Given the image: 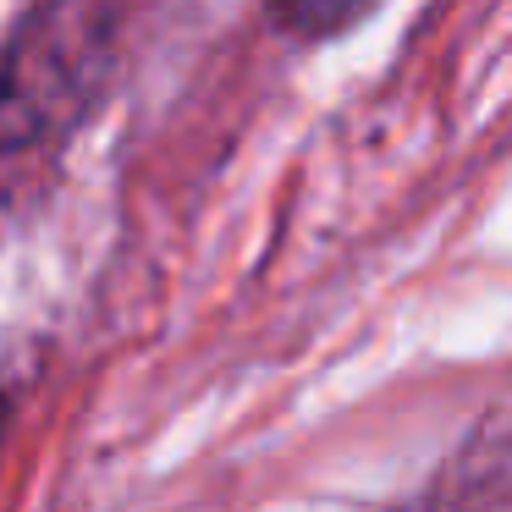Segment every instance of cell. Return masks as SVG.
Segmentation results:
<instances>
[{
  "label": "cell",
  "instance_id": "2",
  "mask_svg": "<svg viewBox=\"0 0 512 512\" xmlns=\"http://www.w3.org/2000/svg\"><path fill=\"white\" fill-rule=\"evenodd\" d=\"M0 430H6V391H0Z\"/></svg>",
  "mask_w": 512,
  "mask_h": 512
},
{
  "label": "cell",
  "instance_id": "1",
  "mask_svg": "<svg viewBox=\"0 0 512 512\" xmlns=\"http://www.w3.org/2000/svg\"><path fill=\"white\" fill-rule=\"evenodd\" d=\"M375 6L380 0H270V17L298 39H331V34H347L353 23H364Z\"/></svg>",
  "mask_w": 512,
  "mask_h": 512
}]
</instances>
